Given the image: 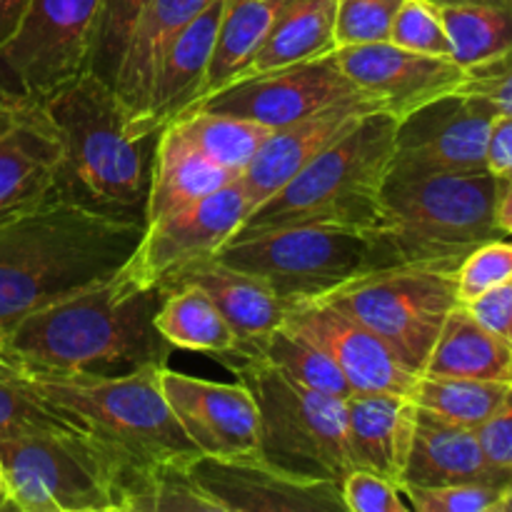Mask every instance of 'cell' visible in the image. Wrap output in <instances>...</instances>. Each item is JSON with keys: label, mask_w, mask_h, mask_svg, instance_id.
<instances>
[{"label": "cell", "mask_w": 512, "mask_h": 512, "mask_svg": "<svg viewBox=\"0 0 512 512\" xmlns=\"http://www.w3.org/2000/svg\"><path fill=\"white\" fill-rule=\"evenodd\" d=\"M145 218L113 215L53 193L0 220V328L103 283L138 248Z\"/></svg>", "instance_id": "6da1fadb"}, {"label": "cell", "mask_w": 512, "mask_h": 512, "mask_svg": "<svg viewBox=\"0 0 512 512\" xmlns=\"http://www.w3.org/2000/svg\"><path fill=\"white\" fill-rule=\"evenodd\" d=\"M160 288H145L123 270L103 283L50 303L8 330V348L23 365L50 373H128L168 365L170 348L155 328Z\"/></svg>", "instance_id": "7a4b0ae2"}, {"label": "cell", "mask_w": 512, "mask_h": 512, "mask_svg": "<svg viewBox=\"0 0 512 512\" xmlns=\"http://www.w3.org/2000/svg\"><path fill=\"white\" fill-rule=\"evenodd\" d=\"M158 370L160 365H143L128 373H50L23 365L15 355L0 365L3 378L78 420L140 468L193 463L198 450L170 410Z\"/></svg>", "instance_id": "3957f363"}, {"label": "cell", "mask_w": 512, "mask_h": 512, "mask_svg": "<svg viewBox=\"0 0 512 512\" xmlns=\"http://www.w3.org/2000/svg\"><path fill=\"white\" fill-rule=\"evenodd\" d=\"M60 138L55 193L113 215L145 218L155 138H130L118 95L95 73L40 100Z\"/></svg>", "instance_id": "277c9868"}, {"label": "cell", "mask_w": 512, "mask_h": 512, "mask_svg": "<svg viewBox=\"0 0 512 512\" xmlns=\"http://www.w3.org/2000/svg\"><path fill=\"white\" fill-rule=\"evenodd\" d=\"M500 178L480 175H408L390 170L383 185V223L373 235L380 263L438 265L458 270L488 240L495 225Z\"/></svg>", "instance_id": "5b68a950"}, {"label": "cell", "mask_w": 512, "mask_h": 512, "mask_svg": "<svg viewBox=\"0 0 512 512\" xmlns=\"http://www.w3.org/2000/svg\"><path fill=\"white\" fill-rule=\"evenodd\" d=\"M398 118L370 113L340 135L288 185L248 215L238 233L278 225H338L375 235L383 223V185L393 168Z\"/></svg>", "instance_id": "8992f818"}, {"label": "cell", "mask_w": 512, "mask_h": 512, "mask_svg": "<svg viewBox=\"0 0 512 512\" xmlns=\"http://www.w3.org/2000/svg\"><path fill=\"white\" fill-rule=\"evenodd\" d=\"M10 510L123 512L145 468L88 430H40L0 438Z\"/></svg>", "instance_id": "52a82bcc"}, {"label": "cell", "mask_w": 512, "mask_h": 512, "mask_svg": "<svg viewBox=\"0 0 512 512\" xmlns=\"http://www.w3.org/2000/svg\"><path fill=\"white\" fill-rule=\"evenodd\" d=\"M258 403L260 458L300 478L343 483L353 470L345 445V400L298 383L260 355L223 363Z\"/></svg>", "instance_id": "ba28073f"}, {"label": "cell", "mask_w": 512, "mask_h": 512, "mask_svg": "<svg viewBox=\"0 0 512 512\" xmlns=\"http://www.w3.org/2000/svg\"><path fill=\"white\" fill-rule=\"evenodd\" d=\"M215 260L263 280L290 308L325 298L358 275L383 268L373 235L313 223L235 233Z\"/></svg>", "instance_id": "9c48e42d"}, {"label": "cell", "mask_w": 512, "mask_h": 512, "mask_svg": "<svg viewBox=\"0 0 512 512\" xmlns=\"http://www.w3.org/2000/svg\"><path fill=\"white\" fill-rule=\"evenodd\" d=\"M320 300L373 330L418 375L428 365L445 320L460 305L455 270L438 265L370 270Z\"/></svg>", "instance_id": "30bf717a"}, {"label": "cell", "mask_w": 512, "mask_h": 512, "mask_svg": "<svg viewBox=\"0 0 512 512\" xmlns=\"http://www.w3.org/2000/svg\"><path fill=\"white\" fill-rule=\"evenodd\" d=\"M100 0H28L0 50V98L40 100L90 70Z\"/></svg>", "instance_id": "8fae6325"}, {"label": "cell", "mask_w": 512, "mask_h": 512, "mask_svg": "<svg viewBox=\"0 0 512 512\" xmlns=\"http://www.w3.org/2000/svg\"><path fill=\"white\" fill-rule=\"evenodd\" d=\"M250 213L253 205L243 183L240 178L233 180L195 203L148 220L138 248L120 270L138 285L165 293L180 275L215 258V253L243 228Z\"/></svg>", "instance_id": "7c38bea8"}, {"label": "cell", "mask_w": 512, "mask_h": 512, "mask_svg": "<svg viewBox=\"0 0 512 512\" xmlns=\"http://www.w3.org/2000/svg\"><path fill=\"white\" fill-rule=\"evenodd\" d=\"M493 105L478 95H440L398 118L393 148L395 173L480 175L488 170Z\"/></svg>", "instance_id": "4fadbf2b"}, {"label": "cell", "mask_w": 512, "mask_h": 512, "mask_svg": "<svg viewBox=\"0 0 512 512\" xmlns=\"http://www.w3.org/2000/svg\"><path fill=\"white\" fill-rule=\"evenodd\" d=\"M353 95H360V90L350 83L335 55L330 53L270 73L233 80L213 95L200 98L193 108L240 115L275 130L298 123Z\"/></svg>", "instance_id": "5bb4252c"}, {"label": "cell", "mask_w": 512, "mask_h": 512, "mask_svg": "<svg viewBox=\"0 0 512 512\" xmlns=\"http://www.w3.org/2000/svg\"><path fill=\"white\" fill-rule=\"evenodd\" d=\"M158 378L198 455L260 458V415L248 385L195 378L170 365H160Z\"/></svg>", "instance_id": "9a60e30c"}, {"label": "cell", "mask_w": 512, "mask_h": 512, "mask_svg": "<svg viewBox=\"0 0 512 512\" xmlns=\"http://www.w3.org/2000/svg\"><path fill=\"white\" fill-rule=\"evenodd\" d=\"M200 488L223 512H343L340 485L300 478L263 458H198L190 463Z\"/></svg>", "instance_id": "2e32d148"}, {"label": "cell", "mask_w": 512, "mask_h": 512, "mask_svg": "<svg viewBox=\"0 0 512 512\" xmlns=\"http://www.w3.org/2000/svg\"><path fill=\"white\" fill-rule=\"evenodd\" d=\"M333 55L350 83L378 100L383 113L393 118H403L440 95L455 93L465 80V68L455 60L413 53L390 40L348 45L333 50Z\"/></svg>", "instance_id": "e0dca14e"}, {"label": "cell", "mask_w": 512, "mask_h": 512, "mask_svg": "<svg viewBox=\"0 0 512 512\" xmlns=\"http://www.w3.org/2000/svg\"><path fill=\"white\" fill-rule=\"evenodd\" d=\"M283 325L320 345L345 375L353 393H413L418 373H413L373 330L335 305L325 300L293 305Z\"/></svg>", "instance_id": "ac0fdd59"}, {"label": "cell", "mask_w": 512, "mask_h": 512, "mask_svg": "<svg viewBox=\"0 0 512 512\" xmlns=\"http://www.w3.org/2000/svg\"><path fill=\"white\" fill-rule=\"evenodd\" d=\"M370 113H383V108L378 100L360 93L340 100L320 113L308 115L298 123L275 128L240 175V183L248 193L253 210L273 198L300 170L308 168L325 148H330L340 135L348 133Z\"/></svg>", "instance_id": "d6986e66"}, {"label": "cell", "mask_w": 512, "mask_h": 512, "mask_svg": "<svg viewBox=\"0 0 512 512\" xmlns=\"http://www.w3.org/2000/svg\"><path fill=\"white\" fill-rule=\"evenodd\" d=\"M58 130L40 103L18 100L0 115V220L35 208L55 193Z\"/></svg>", "instance_id": "ffe728a7"}, {"label": "cell", "mask_w": 512, "mask_h": 512, "mask_svg": "<svg viewBox=\"0 0 512 512\" xmlns=\"http://www.w3.org/2000/svg\"><path fill=\"white\" fill-rule=\"evenodd\" d=\"M220 13L223 0H213L165 48L150 80L143 113L128 128L130 138H155L165 125L198 103L218 40Z\"/></svg>", "instance_id": "44dd1931"}, {"label": "cell", "mask_w": 512, "mask_h": 512, "mask_svg": "<svg viewBox=\"0 0 512 512\" xmlns=\"http://www.w3.org/2000/svg\"><path fill=\"white\" fill-rule=\"evenodd\" d=\"M418 405L410 395L353 393L345 398V445L353 468L370 470L403 488Z\"/></svg>", "instance_id": "7402d4cb"}, {"label": "cell", "mask_w": 512, "mask_h": 512, "mask_svg": "<svg viewBox=\"0 0 512 512\" xmlns=\"http://www.w3.org/2000/svg\"><path fill=\"white\" fill-rule=\"evenodd\" d=\"M510 478V473L490 463L480 445L478 430L418 408L403 485L433 488L455 483H495L505 488Z\"/></svg>", "instance_id": "603a6c76"}, {"label": "cell", "mask_w": 512, "mask_h": 512, "mask_svg": "<svg viewBox=\"0 0 512 512\" xmlns=\"http://www.w3.org/2000/svg\"><path fill=\"white\" fill-rule=\"evenodd\" d=\"M210 3L213 0H145L143 10L130 28L123 58L110 85L123 105L125 133L143 113L160 55L178 38L180 30L193 23Z\"/></svg>", "instance_id": "cb8c5ba5"}, {"label": "cell", "mask_w": 512, "mask_h": 512, "mask_svg": "<svg viewBox=\"0 0 512 512\" xmlns=\"http://www.w3.org/2000/svg\"><path fill=\"white\" fill-rule=\"evenodd\" d=\"M175 285H195L218 305L220 313L238 335L240 355H253L260 343L285 323L290 313V305L278 298L263 280L223 265L215 258L190 268L175 280Z\"/></svg>", "instance_id": "d4e9b609"}, {"label": "cell", "mask_w": 512, "mask_h": 512, "mask_svg": "<svg viewBox=\"0 0 512 512\" xmlns=\"http://www.w3.org/2000/svg\"><path fill=\"white\" fill-rule=\"evenodd\" d=\"M240 175L220 168L205 158L175 123H168L155 138L153 163H150L148 203H145V223L175 208L195 203L215 190L225 188Z\"/></svg>", "instance_id": "484cf974"}, {"label": "cell", "mask_w": 512, "mask_h": 512, "mask_svg": "<svg viewBox=\"0 0 512 512\" xmlns=\"http://www.w3.org/2000/svg\"><path fill=\"white\" fill-rule=\"evenodd\" d=\"M335 50V0H283L240 78L323 58Z\"/></svg>", "instance_id": "4316f807"}, {"label": "cell", "mask_w": 512, "mask_h": 512, "mask_svg": "<svg viewBox=\"0 0 512 512\" xmlns=\"http://www.w3.org/2000/svg\"><path fill=\"white\" fill-rule=\"evenodd\" d=\"M423 373L512 385V343L458 305L445 320Z\"/></svg>", "instance_id": "83f0119b"}, {"label": "cell", "mask_w": 512, "mask_h": 512, "mask_svg": "<svg viewBox=\"0 0 512 512\" xmlns=\"http://www.w3.org/2000/svg\"><path fill=\"white\" fill-rule=\"evenodd\" d=\"M155 328L173 350L210 355L228 363L240 355V340L218 305L195 285L165 290L155 313Z\"/></svg>", "instance_id": "f1b7e54d"}, {"label": "cell", "mask_w": 512, "mask_h": 512, "mask_svg": "<svg viewBox=\"0 0 512 512\" xmlns=\"http://www.w3.org/2000/svg\"><path fill=\"white\" fill-rule=\"evenodd\" d=\"M450 40V58L460 68L512 50L510 0H433Z\"/></svg>", "instance_id": "f546056e"}, {"label": "cell", "mask_w": 512, "mask_h": 512, "mask_svg": "<svg viewBox=\"0 0 512 512\" xmlns=\"http://www.w3.org/2000/svg\"><path fill=\"white\" fill-rule=\"evenodd\" d=\"M283 0H223L218 40L200 98L238 80L258 53ZM198 98V100H200Z\"/></svg>", "instance_id": "4dcf8cb0"}, {"label": "cell", "mask_w": 512, "mask_h": 512, "mask_svg": "<svg viewBox=\"0 0 512 512\" xmlns=\"http://www.w3.org/2000/svg\"><path fill=\"white\" fill-rule=\"evenodd\" d=\"M173 123L205 158L235 175H243L260 145L273 133V128L255 120L205 108L185 110Z\"/></svg>", "instance_id": "1f68e13d"}, {"label": "cell", "mask_w": 512, "mask_h": 512, "mask_svg": "<svg viewBox=\"0 0 512 512\" xmlns=\"http://www.w3.org/2000/svg\"><path fill=\"white\" fill-rule=\"evenodd\" d=\"M508 383L475 378H448V375H418L410 393L418 408L430 410L445 420L478 430L508 395Z\"/></svg>", "instance_id": "d6a6232c"}, {"label": "cell", "mask_w": 512, "mask_h": 512, "mask_svg": "<svg viewBox=\"0 0 512 512\" xmlns=\"http://www.w3.org/2000/svg\"><path fill=\"white\" fill-rule=\"evenodd\" d=\"M123 512H223L200 488L190 463H158L145 468L123 500Z\"/></svg>", "instance_id": "836d02e7"}, {"label": "cell", "mask_w": 512, "mask_h": 512, "mask_svg": "<svg viewBox=\"0 0 512 512\" xmlns=\"http://www.w3.org/2000/svg\"><path fill=\"white\" fill-rule=\"evenodd\" d=\"M253 355H260L268 363L278 365L290 378L318 390V393L333 395L340 400L353 395V388L340 373L338 365L333 363V358L320 345H315L305 335L295 333L288 325H280L275 333H270Z\"/></svg>", "instance_id": "e575fe53"}, {"label": "cell", "mask_w": 512, "mask_h": 512, "mask_svg": "<svg viewBox=\"0 0 512 512\" xmlns=\"http://www.w3.org/2000/svg\"><path fill=\"white\" fill-rule=\"evenodd\" d=\"M143 5L145 0H100L93 33V53H90V73H95L108 85H113L130 28H133Z\"/></svg>", "instance_id": "d590c367"}, {"label": "cell", "mask_w": 512, "mask_h": 512, "mask_svg": "<svg viewBox=\"0 0 512 512\" xmlns=\"http://www.w3.org/2000/svg\"><path fill=\"white\" fill-rule=\"evenodd\" d=\"M403 0H335V50L385 43Z\"/></svg>", "instance_id": "8d00e7d4"}, {"label": "cell", "mask_w": 512, "mask_h": 512, "mask_svg": "<svg viewBox=\"0 0 512 512\" xmlns=\"http://www.w3.org/2000/svg\"><path fill=\"white\" fill-rule=\"evenodd\" d=\"M40 430H85L78 420L50 408L43 400L25 393L20 385L0 375V438L5 435L40 433Z\"/></svg>", "instance_id": "74e56055"}, {"label": "cell", "mask_w": 512, "mask_h": 512, "mask_svg": "<svg viewBox=\"0 0 512 512\" xmlns=\"http://www.w3.org/2000/svg\"><path fill=\"white\" fill-rule=\"evenodd\" d=\"M388 40L398 48L413 50V53L450 58L448 33H445L433 0H403Z\"/></svg>", "instance_id": "f35d334b"}, {"label": "cell", "mask_w": 512, "mask_h": 512, "mask_svg": "<svg viewBox=\"0 0 512 512\" xmlns=\"http://www.w3.org/2000/svg\"><path fill=\"white\" fill-rule=\"evenodd\" d=\"M503 485L495 483H455V485H403L410 508L415 512H495L503 495Z\"/></svg>", "instance_id": "ab89813d"}, {"label": "cell", "mask_w": 512, "mask_h": 512, "mask_svg": "<svg viewBox=\"0 0 512 512\" xmlns=\"http://www.w3.org/2000/svg\"><path fill=\"white\" fill-rule=\"evenodd\" d=\"M512 278V243L505 238L488 240L463 258L455 270V290L460 305L470 303L485 290Z\"/></svg>", "instance_id": "60d3db41"}, {"label": "cell", "mask_w": 512, "mask_h": 512, "mask_svg": "<svg viewBox=\"0 0 512 512\" xmlns=\"http://www.w3.org/2000/svg\"><path fill=\"white\" fill-rule=\"evenodd\" d=\"M340 498L350 512H410L403 488L370 470L353 468L340 483Z\"/></svg>", "instance_id": "b9f144b4"}, {"label": "cell", "mask_w": 512, "mask_h": 512, "mask_svg": "<svg viewBox=\"0 0 512 512\" xmlns=\"http://www.w3.org/2000/svg\"><path fill=\"white\" fill-rule=\"evenodd\" d=\"M460 90L483 98L498 115H512V50L465 70Z\"/></svg>", "instance_id": "7bdbcfd3"}, {"label": "cell", "mask_w": 512, "mask_h": 512, "mask_svg": "<svg viewBox=\"0 0 512 512\" xmlns=\"http://www.w3.org/2000/svg\"><path fill=\"white\" fill-rule=\"evenodd\" d=\"M478 438L490 463L512 475V385L500 408L478 428Z\"/></svg>", "instance_id": "ee69618b"}, {"label": "cell", "mask_w": 512, "mask_h": 512, "mask_svg": "<svg viewBox=\"0 0 512 512\" xmlns=\"http://www.w3.org/2000/svg\"><path fill=\"white\" fill-rule=\"evenodd\" d=\"M463 308L493 333L503 335L512 343V278L495 288L485 290L483 295L463 303Z\"/></svg>", "instance_id": "f6af8a7d"}, {"label": "cell", "mask_w": 512, "mask_h": 512, "mask_svg": "<svg viewBox=\"0 0 512 512\" xmlns=\"http://www.w3.org/2000/svg\"><path fill=\"white\" fill-rule=\"evenodd\" d=\"M488 170L498 178L512 175V115H495L488 143Z\"/></svg>", "instance_id": "bcb514c9"}, {"label": "cell", "mask_w": 512, "mask_h": 512, "mask_svg": "<svg viewBox=\"0 0 512 512\" xmlns=\"http://www.w3.org/2000/svg\"><path fill=\"white\" fill-rule=\"evenodd\" d=\"M28 0H0V50L8 45L25 13Z\"/></svg>", "instance_id": "7dc6e473"}, {"label": "cell", "mask_w": 512, "mask_h": 512, "mask_svg": "<svg viewBox=\"0 0 512 512\" xmlns=\"http://www.w3.org/2000/svg\"><path fill=\"white\" fill-rule=\"evenodd\" d=\"M495 225L503 238H512V180L500 178L498 203H495Z\"/></svg>", "instance_id": "c3c4849f"}, {"label": "cell", "mask_w": 512, "mask_h": 512, "mask_svg": "<svg viewBox=\"0 0 512 512\" xmlns=\"http://www.w3.org/2000/svg\"><path fill=\"white\" fill-rule=\"evenodd\" d=\"M495 512H512V478L508 480V485H505L503 495H500V503Z\"/></svg>", "instance_id": "681fc988"}, {"label": "cell", "mask_w": 512, "mask_h": 512, "mask_svg": "<svg viewBox=\"0 0 512 512\" xmlns=\"http://www.w3.org/2000/svg\"><path fill=\"white\" fill-rule=\"evenodd\" d=\"M10 358H13V353H10V348H8V333L0 328V365L8 363Z\"/></svg>", "instance_id": "f907efd6"}, {"label": "cell", "mask_w": 512, "mask_h": 512, "mask_svg": "<svg viewBox=\"0 0 512 512\" xmlns=\"http://www.w3.org/2000/svg\"><path fill=\"white\" fill-rule=\"evenodd\" d=\"M0 510H10L8 488H5V478H3V465H0Z\"/></svg>", "instance_id": "816d5d0a"}, {"label": "cell", "mask_w": 512, "mask_h": 512, "mask_svg": "<svg viewBox=\"0 0 512 512\" xmlns=\"http://www.w3.org/2000/svg\"><path fill=\"white\" fill-rule=\"evenodd\" d=\"M505 178H510V180H512V175H505Z\"/></svg>", "instance_id": "f5cc1de1"}, {"label": "cell", "mask_w": 512, "mask_h": 512, "mask_svg": "<svg viewBox=\"0 0 512 512\" xmlns=\"http://www.w3.org/2000/svg\"><path fill=\"white\" fill-rule=\"evenodd\" d=\"M510 3H512V0H510Z\"/></svg>", "instance_id": "db71d44e"}]
</instances>
